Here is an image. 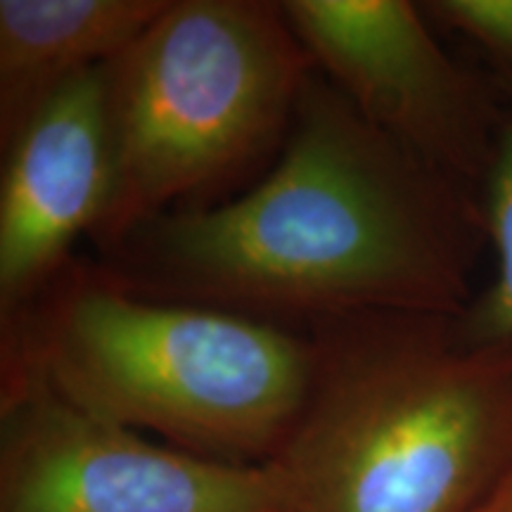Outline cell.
Listing matches in <instances>:
<instances>
[{"label": "cell", "mask_w": 512, "mask_h": 512, "mask_svg": "<svg viewBox=\"0 0 512 512\" xmlns=\"http://www.w3.org/2000/svg\"><path fill=\"white\" fill-rule=\"evenodd\" d=\"M484 240L479 192L377 131L316 72L259 183L166 211L98 264L143 297L275 325L368 311L460 316Z\"/></svg>", "instance_id": "1"}, {"label": "cell", "mask_w": 512, "mask_h": 512, "mask_svg": "<svg viewBox=\"0 0 512 512\" xmlns=\"http://www.w3.org/2000/svg\"><path fill=\"white\" fill-rule=\"evenodd\" d=\"M309 337V396L271 460L292 512H477L512 475V344L403 311L325 318Z\"/></svg>", "instance_id": "2"}, {"label": "cell", "mask_w": 512, "mask_h": 512, "mask_svg": "<svg viewBox=\"0 0 512 512\" xmlns=\"http://www.w3.org/2000/svg\"><path fill=\"white\" fill-rule=\"evenodd\" d=\"M0 323V387L36 384L223 463H271L311 389L309 335L143 297L93 261L72 259Z\"/></svg>", "instance_id": "3"}, {"label": "cell", "mask_w": 512, "mask_h": 512, "mask_svg": "<svg viewBox=\"0 0 512 512\" xmlns=\"http://www.w3.org/2000/svg\"><path fill=\"white\" fill-rule=\"evenodd\" d=\"M316 74L271 0H169L105 64L114 181L93 242L221 192L283 150Z\"/></svg>", "instance_id": "4"}, {"label": "cell", "mask_w": 512, "mask_h": 512, "mask_svg": "<svg viewBox=\"0 0 512 512\" xmlns=\"http://www.w3.org/2000/svg\"><path fill=\"white\" fill-rule=\"evenodd\" d=\"M0 512H292L273 463L162 446L36 384L0 387Z\"/></svg>", "instance_id": "5"}, {"label": "cell", "mask_w": 512, "mask_h": 512, "mask_svg": "<svg viewBox=\"0 0 512 512\" xmlns=\"http://www.w3.org/2000/svg\"><path fill=\"white\" fill-rule=\"evenodd\" d=\"M313 67L368 124L453 181L482 185L505 91L453 60L408 0H285Z\"/></svg>", "instance_id": "6"}, {"label": "cell", "mask_w": 512, "mask_h": 512, "mask_svg": "<svg viewBox=\"0 0 512 512\" xmlns=\"http://www.w3.org/2000/svg\"><path fill=\"white\" fill-rule=\"evenodd\" d=\"M0 320L27 306L95 235L112 195L105 67L69 81L3 145Z\"/></svg>", "instance_id": "7"}, {"label": "cell", "mask_w": 512, "mask_h": 512, "mask_svg": "<svg viewBox=\"0 0 512 512\" xmlns=\"http://www.w3.org/2000/svg\"><path fill=\"white\" fill-rule=\"evenodd\" d=\"M169 0H0L3 145L69 81L126 53Z\"/></svg>", "instance_id": "8"}, {"label": "cell", "mask_w": 512, "mask_h": 512, "mask_svg": "<svg viewBox=\"0 0 512 512\" xmlns=\"http://www.w3.org/2000/svg\"><path fill=\"white\" fill-rule=\"evenodd\" d=\"M479 204L486 240L496 252V273L467 309L456 316L470 344H512V93L505 91V117L482 185Z\"/></svg>", "instance_id": "9"}, {"label": "cell", "mask_w": 512, "mask_h": 512, "mask_svg": "<svg viewBox=\"0 0 512 512\" xmlns=\"http://www.w3.org/2000/svg\"><path fill=\"white\" fill-rule=\"evenodd\" d=\"M422 10L482 48L501 74V88L512 93V0H432Z\"/></svg>", "instance_id": "10"}, {"label": "cell", "mask_w": 512, "mask_h": 512, "mask_svg": "<svg viewBox=\"0 0 512 512\" xmlns=\"http://www.w3.org/2000/svg\"><path fill=\"white\" fill-rule=\"evenodd\" d=\"M477 512H512V475L498 486V489L486 498Z\"/></svg>", "instance_id": "11"}]
</instances>
